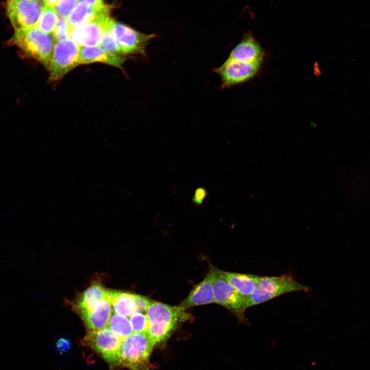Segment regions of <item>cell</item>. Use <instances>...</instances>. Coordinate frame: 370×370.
Returning <instances> with one entry per match:
<instances>
[{
	"instance_id": "7",
	"label": "cell",
	"mask_w": 370,
	"mask_h": 370,
	"mask_svg": "<svg viewBox=\"0 0 370 370\" xmlns=\"http://www.w3.org/2000/svg\"><path fill=\"white\" fill-rule=\"evenodd\" d=\"M122 339L108 327L87 331L82 343L98 354L113 370L117 366L118 352Z\"/></svg>"
},
{
	"instance_id": "25",
	"label": "cell",
	"mask_w": 370,
	"mask_h": 370,
	"mask_svg": "<svg viewBox=\"0 0 370 370\" xmlns=\"http://www.w3.org/2000/svg\"><path fill=\"white\" fill-rule=\"evenodd\" d=\"M79 0H59L54 9L60 17L67 18L78 4Z\"/></svg>"
},
{
	"instance_id": "19",
	"label": "cell",
	"mask_w": 370,
	"mask_h": 370,
	"mask_svg": "<svg viewBox=\"0 0 370 370\" xmlns=\"http://www.w3.org/2000/svg\"><path fill=\"white\" fill-rule=\"evenodd\" d=\"M135 293L108 290V296L114 312L127 317L136 312Z\"/></svg>"
},
{
	"instance_id": "28",
	"label": "cell",
	"mask_w": 370,
	"mask_h": 370,
	"mask_svg": "<svg viewBox=\"0 0 370 370\" xmlns=\"http://www.w3.org/2000/svg\"><path fill=\"white\" fill-rule=\"evenodd\" d=\"M80 1L97 8H103L106 6L104 4L103 0H80Z\"/></svg>"
},
{
	"instance_id": "18",
	"label": "cell",
	"mask_w": 370,
	"mask_h": 370,
	"mask_svg": "<svg viewBox=\"0 0 370 370\" xmlns=\"http://www.w3.org/2000/svg\"><path fill=\"white\" fill-rule=\"evenodd\" d=\"M223 275L229 283L245 298L253 292L261 276L225 271H223Z\"/></svg>"
},
{
	"instance_id": "30",
	"label": "cell",
	"mask_w": 370,
	"mask_h": 370,
	"mask_svg": "<svg viewBox=\"0 0 370 370\" xmlns=\"http://www.w3.org/2000/svg\"><path fill=\"white\" fill-rule=\"evenodd\" d=\"M59 0H43L45 6L54 7Z\"/></svg>"
},
{
	"instance_id": "22",
	"label": "cell",
	"mask_w": 370,
	"mask_h": 370,
	"mask_svg": "<svg viewBox=\"0 0 370 370\" xmlns=\"http://www.w3.org/2000/svg\"><path fill=\"white\" fill-rule=\"evenodd\" d=\"M113 22L114 20L110 18L104 29L102 39L99 46L109 53L122 55L112 33V27Z\"/></svg>"
},
{
	"instance_id": "12",
	"label": "cell",
	"mask_w": 370,
	"mask_h": 370,
	"mask_svg": "<svg viewBox=\"0 0 370 370\" xmlns=\"http://www.w3.org/2000/svg\"><path fill=\"white\" fill-rule=\"evenodd\" d=\"M108 295V290L100 281H95L72 303V308L81 317L91 311L100 301Z\"/></svg>"
},
{
	"instance_id": "8",
	"label": "cell",
	"mask_w": 370,
	"mask_h": 370,
	"mask_svg": "<svg viewBox=\"0 0 370 370\" xmlns=\"http://www.w3.org/2000/svg\"><path fill=\"white\" fill-rule=\"evenodd\" d=\"M44 6L41 0L8 1L7 12L15 30L35 27Z\"/></svg>"
},
{
	"instance_id": "27",
	"label": "cell",
	"mask_w": 370,
	"mask_h": 370,
	"mask_svg": "<svg viewBox=\"0 0 370 370\" xmlns=\"http://www.w3.org/2000/svg\"><path fill=\"white\" fill-rule=\"evenodd\" d=\"M71 346V341L66 338H59L55 343V347L59 354H63L68 351Z\"/></svg>"
},
{
	"instance_id": "24",
	"label": "cell",
	"mask_w": 370,
	"mask_h": 370,
	"mask_svg": "<svg viewBox=\"0 0 370 370\" xmlns=\"http://www.w3.org/2000/svg\"><path fill=\"white\" fill-rule=\"evenodd\" d=\"M70 30L67 18L60 17L52 33L53 38L57 42L70 39Z\"/></svg>"
},
{
	"instance_id": "17",
	"label": "cell",
	"mask_w": 370,
	"mask_h": 370,
	"mask_svg": "<svg viewBox=\"0 0 370 370\" xmlns=\"http://www.w3.org/2000/svg\"><path fill=\"white\" fill-rule=\"evenodd\" d=\"M109 14V8H97L80 2L67 18L70 29L91 22Z\"/></svg>"
},
{
	"instance_id": "1",
	"label": "cell",
	"mask_w": 370,
	"mask_h": 370,
	"mask_svg": "<svg viewBox=\"0 0 370 370\" xmlns=\"http://www.w3.org/2000/svg\"><path fill=\"white\" fill-rule=\"evenodd\" d=\"M145 313L150 324L148 334L155 342L166 340L181 322L190 316L185 309L179 306H172L152 301Z\"/></svg>"
},
{
	"instance_id": "29",
	"label": "cell",
	"mask_w": 370,
	"mask_h": 370,
	"mask_svg": "<svg viewBox=\"0 0 370 370\" xmlns=\"http://www.w3.org/2000/svg\"><path fill=\"white\" fill-rule=\"evenodd\" d=\"M205 195V191L202 190H197V192L195 194V195L194 196V198L195 199V201L197 202H198L199 201H202V200L204 198Z\"/></svg>"
},
{
	"instance_id": "31",
	"label": "cell",
	"mask_w": 370,
	"mask_h": 370,
	"mask_svg": "<svg viewBox=\"0 0 370 370\" xmlns=\"http://www.w3.org/2000/svg\"><path fill=\"white\" fill-rule=\"evenodd\" d=\"M13 1V0H8V1Z\"/></svg>"
},
{
	"instance_id": "16",
	"label": "cell",
	"mask_w": 370,
	"mask_h": 370,
	"mask_svg": "<svg viewBox=\"0 0 370 370\" xmlns=\"http://www.w3.org/2000/svg\"><path fill=\"white\" fill-rule=\"evenodd\" d=\"M125 60L123 55L109 53L99 46L81 47L79 65L98 62L121 68Z\"/></svg>"
},
{
	"instance_id": "10",
	"label": "cell",
	"mask_w": 370,
	"mask_h": 370,
	"mask_svg": "<svg viewBox=\"0 0 370 370\" xmlns=\"http://www.w3.org/2000/svg\"><path fill=\"white\" fill-rule=\"evenodd\" d=\"M262 62L246 63L227 60L214 69L221 80V86L227 88L245 82L258 72Z\"/></svg>"
},
{
	"instance_id": "5",
	"label": "cell",
	"mask_w": 370,
	"mask_h": 370,
	"mask_svg": "<svg viewBox=\"0 0 370 370\" xmlns=\"http://www.w3.org/2000/svg\"><path fill=\"white\" fill-rule=\"evenodd\" d=\"M211 268L213 271L214 303L226 308L240 321L246 322L245 312L247 307L245 297L225 279L223 271L214 267Z\"/></svg>"
},
{
	"instance_id": "21",
	"label": "cell",
	"mask_w": 370,
	"mask_h": 370,
	"mask_svg": "<svg viewBox=\"0 0 370 370\" xmlns=\"http://www.w3.org/2000/svg\"><path fill=\"white\" fill-rule=\"evenodd\" d=\"M107 327L122 340L133 332L130 319L116 313L112 314Z\"/></svg>"
},
{
	"instance_id": "2",
	"label": "cell",
	"mask_w": 370,
	"mask_h": 370,
	"mask_svg": "<svg viewBox=\"0 0 370 370\" xmlns=\"http://www.w3.org/2000/svg\"><path fill=\"white\" fill-rule=\"evenodd\" d=\"M155 345L147 332H133L121 340L117 367L147 370Z\"/></svg>"
},
{
	"instance_id": "26",
	"label": "cell",
	"mask_w": 370,
	"mask_h": 370,
	"mask_svg": "<svg viewBox=\"0 0 370 370\" xmlns=\"http://www.w3.org/2000/svg\"><path fill=\"white\" fill-rule=\"evenodd\" d=\"M136 312H145L151 304L152 300L147 297L135 294Z\"/></svg>"
},
{
	"instance_id": "4",
	"label": "cell",
	"mask_w": 370,
	"mask_h": 370,
	"mask_svg": "<svg viewBox=\"0 0 370 370\" xmlns=\"http://www.w3.org/2000/svg\"><path fill=\"white\" fill-rule=\"evenodd\" d=\"M10 42L48 69L54 46L49 34L35 27L16 30Z\"/></svg>"
},
{
	"instance_id": "15",
	"label": "cell",
	"mask_w": 370,
	"mask_h": 370,
	"mask_svg": "<svg viewBox=\"0 0 370 370\" xmlns=\"http://www.w3.org/2000/svg\"><path fill=\"white\" fill-rule=\"evenodd\" d=\"M112 307L109 296L100 301L94 309L81 318L87 331L101 330L108 326Z\"/></svg>"
},
{
	"instance_id": "9",
	"label": "cell",
	"mask_w": 370,
	"mask_h": 370,
	"mask_svg": "<svg viewBox=\"0 0 370 370\" xmlns=\"http://www.w3.org/2000/svg\"><path fill=\"white\" fill-rule=\"evenodd\" d=\"M113 36L122 55L145 54L149 41L155 34H144L114 20L112 27Z\"/></svg>"
},
{
	"instance_id": "3",
	"label": "cell",
	"mask_w": 370,
	"mask_h": 370,
	"mask_svg": "<svg viewBox=\"0 0 370 370\" xmlns=\"http://www.w3.org/2000/svg\"><path fill=\"white\" fill-rule=\"evenodd\" d=\"M310 288L297 282L292 276H261L253 292L245 298L248 308L261 304L282 294L296 291L309 292Z\"/></svg>"
},
{
	"instance_id": "23",
	"label": "cell",
	"mask_w": 370,
	"mask_h": 370,
	"mask_svg": "<svg viewBox=\"0 0 370 370\" xmlns=\"http://www.w3.org/2000/svg\"><path fill=\"white\" fill-rule=\"evenodd\" d=\"M130 321L133 332H147L150 322L145 313L134 312L130 317Z\"/></svg>"
},
{
	"instance_id": "13",
	"label": "cell",
	"mask_w": 370,
	"mask_h": 370,
	"mask_svg": "<svg viewBox=\"0 0 370 370\" xmlns=\"http://www.w3.org/2000/svg\"><path fill=\"white\" fill-rule=\"evenodd\" d=\"M264 52L251 33L246 34L231 51L227 60L246 63L262 62Z\"/></svg>"
},
{
	"instance_id": "20",
	"label": "cell",
	"mask_w": 370,
	"mask_h": 370,
	"mask_svg": "<svg viewBox=\"0 0 370 370\" xmlns=\"http://www.w3.org/2000/svg\"><path fill=\"white\" fill-rule=\"evenodd\" d=\"M58 21V16L54 9L44 6L35 28L41 32L50 34L53 33Z\"/></svg>"
},
{
	"instance_id": "6",
	"label": "cell",
	"mask_w": 370,
	"mask_h": 370,
	"mask_svg": "<svg viewBox=\"0 0 370 370\" xmlns=\"http://www.w3.org/2000/svg\"><path fill=\"white\" fill-rule=\"evenodd\" d=\"M81 46L71 39L57 42L49 65V80L57 81L79 65Z\"/></svg>"
},
{
	"instance_id": "14",
	"label": "cell",
	"mask_w": 370,
	"mask_h": 370,
	"mask_svg": "<svg viewBox=\"0 0 370 370\" xmlns=\"http://www.w3.org/2000/svg\"><path fill=\"white\" fill-rule=\"evenodd\" d=\"M213 303V271L211 268L207 276L191 290L180 306L186 309Z\"/></svg>"
},
{
	"instance_id": "11",
	"label": "cell",
	"mask_w": 370,
	"mask_h": 370,
	"mask_svg": "<svg viewBox=\"0 0 370 370\" xmlns=\"http://www.w3.org/2000/svg\"><path fill=\"white\" fill-rule=\"evenodd\" d=\"M109 19V14H106L91 22L71 28L70 39L81 47L98 46Z\"/></svg>"
}]
</instances>
